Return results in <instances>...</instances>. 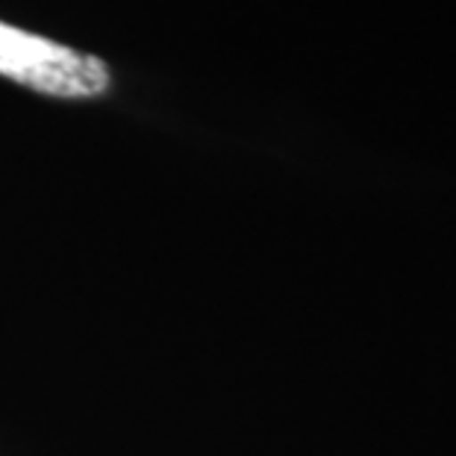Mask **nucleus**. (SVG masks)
<instances>
[{
  "instance_id": "f257e3e1",
  "label": "nucleus",
  "mask_w": 456,
  "mask_h": 456,
  "mask_svg": "<svg viewBox=\"0 0 456 456\" xmlns=\"http://www.w3.org/2000/svg\"><path fill=\"white\" fill-rule=\"evenodd\" d=\"M0 74L53 98H98L110 89V68L98 56L71 51L4 21H0Z\"/></svg>"
}]
</instances>
